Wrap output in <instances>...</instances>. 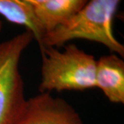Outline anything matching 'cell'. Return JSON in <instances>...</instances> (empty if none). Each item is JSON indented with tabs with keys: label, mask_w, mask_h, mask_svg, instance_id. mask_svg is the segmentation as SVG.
Instances as JSON below:
<instances>
[{
	"label": "cell",
	"mask_w": 124,
	"mask_h": 124,
	"mask_svg": "<svg viewBox=\"0 0 124 124\" xmlns=\"http://www.w3.org/2000/svg\"><path fill=\"white\" fill-rule=\"evenodd\" d=\"M119 0H92L66 23L46 33L39 47H60L68 41L82 39L104 45L123 58L124 46L113 33V21Z\"/></svg>",
	"instance_id": "6da1fadb"
},
{
	"label": "cell",
	"mask_w": 124,
	"mask_h": 124,
	"mask_svg": "<svg viewBox=\"0 0 124 124\" xmlns=\"http://www.w3.org/2000/svg\"><path fill=\"white\" fill-rule=\"evenodd\" d=\"M19 124H84L77 112L65 100L40 93L27 100Z\"/></svg>",
	"instance_id": "277c9868"
},
{
	"label": "cell",
	"mask_w": 124,
	"mask_h": 124,
	"mask_svg": "<svg viewBox=\"0 0 124 124\" xmlns=\"http://www.w3.org/2000/svg\"><path fill=\"white\" fill-rule=\"evenodd\" d=\"M34 39L26 31L0 43V124H19L26 106L19 61Z\"/></svg>",
	"instance_id": "3957f363"
},
{
	"label": "cell",
	"mask_w": 124,
	"mask_h": 124,
	"mask_svg": "<svg viewBox=\"0 0 124 124\" xmlns=\"http://www.w3.org/2000/svg\"><path fill=\"white\" fill-rule=\"evenodd\" d=\"M45 35L66 23L88 1L28 0Z\"/></svg>",
	"instance_id": "8992f818"
},
{
	"label": "cell",
	"mask_w": 124,
	"mask_h": 124,
	"mask_svg": "<svg viewBox=\"0 0 124 124\" xmlns=\"http://www.w3.org/2000/svg\"><path fill=\"white\" fill-rule=\"evenodd\" d=\"M0 15L10 22L26 27L41 44L45 32L28 0H0Z\"/></svg>",
	"instance_id": "52a82bcc"
},
{
	"label": "cell",
	"mask_w": 124,
	"mask_h": 124,
	"mask_svg": "<svg viewBox=\"0 0 124 124\" xmlns=\"http://www.w3.org/2000/svg\"><path fill=\"white\" fill-rule=\"evenodd\" d=\"M96 88H99L112 103H124V62L115 53L97 61Z\"/></svg>",
	"instance_id": "5b68a950"
},
{
	"label": "cell",
	"mask_w": 124,
	"mask_h": 124,
	"mask_svg": "<svg viewBox=\"0 0 124 124\" xmlns=\"http://www.w3.org/2000/svg\"><path fill=\"white\" fill-rule=\"evenodd\" d=\"M1 29H2V22H1V21L0 20V33H1Z\"/></svg>",
	"instance_id": "ba28073f"
},
{
	"label": "cell",
	"mask_w": 124,
	"mask_h": 124,
	"mask_svg": "<svg viewBox=\"0 0 124 124\" xmlns=\"http://www.w3.org/2000/svg\"><path fill=\"white\" fill-rule=\"evenodd\" d=\"M40 93L85 90L96 88L97 60L76 45L65 46L63 50L43 46Z\"/></svg>",
	"instance_id": "7a4b0ae2"
}]
</instances>
